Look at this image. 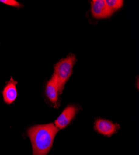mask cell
Instances as JSON below:
<instances>
[{"mask_svg":"<svg viewBox=\"0 0 139 155\" xmlns=\"http://www.w3.org/2000/svg\"><path fill=\"white\" fill-rule=\"evenodd\" d=\"M58 131L53 124L37 125L30 128L27 134L32 144L33 155H47Z\"/></svg>","mask_w":139,"mask_h":155,"instance_id":"6da1fadb","label":"cell"},{"mask_svg":"<svg viewBox=\"0 0 139 155\" xmlns=\"http://www.w3.org/2000/svg\"><path fill=\"white\" fill-rule=\"evenodd\" d=\"M76 61L75 56L70 54L66 58L61 60L54 65V76L58 85L59 94L62 93L64 85L72 73V68Z\"/></svg>","mask_w":139,"mask_h":155,"instance_id":"7a4b0ae2","label":"cell"},{"mask_svg":"<svg viewBox=\"0 0 139 155\" xmlns=\"http://www.w3.org/2000/svg\"><path fill=\"white\" fill-rule=\"evenodd\" d=\"M119 128V125L102 119L96 120L94 125L95 130L98 133L107 137H110L116 133Z\"/></svg>","mask_w":139,"mask_h":155,"instance_id":"3957f363","label":"cell"},{"mask_svg":"<svg viewBox=\"0 0 139 155\" xmlns=\"http://www.w3.org/2000/svg\"><path fill=\"white\" fill-rule=\"evenodd\" d=\"M92 15L96 19L109 18L113 14L109 10L104 0H93L91 2Z\"/></svg>","mask_w":139,"mask_h":155,"instance_id":"277c9868","label":"cell"},{"mask_svg":"<svg viewBox=\"0 0 139 155\" xmlns=\"http://www.w3.org/2000/svg\"><path fill=\"white\" fill-rule=\"evenodd\" d=\"M77 112V109L73 106H69L63 111L55 121V126L58 129L66 127L72 121Z\"/></svg>","mask_w":139,"mask_h":155,"instance_id":"5b68a950","label":"cell"},{"mask_svg":"<svg viewBox=\"0 0 139 155\" xmlns=\"http://www.w3.org/2000/svg\"><path fill=\"white\" fill-rule=\"evenodd\" d=\"M18 82L15 81L12 78H11L9 81L7 82L6 86L3 90V96L5 103L11 104L13 102L18 96L16 85Z\"/></svg>","mask_w":139,"mask_h":155,"instance_id":"8992f818","label":"cell"},{"mask_svg":"<svg viewBox=\"0 0 139 155\" xmlns=\"http://www.w3.org/2000/svg\"><path fill=\"white\" fill-rule=\"evenodd\" d=\"M46 94L47 98L53 103H56L58 99L59 89L56 77L53 75L46 84Z\"/></svg>","mask_w":139,"mask_h":155,"instance_id":"52a82bcc","label":"cell"},{"mask_svg":"<svg viewBox=\"0 0 139 155\" xmlns=\"http://www.w3.org/2000/svg\"><path fill=\"white\" fill-rule=\"evenodd\" d=\"M106 4L109 10L112 12L121 8L123 5L122 0H106Z\"/></svg>","mask_w":139,"mask_h":155,"instance_id":"ba28073f","label":"cell"},{"mask_svg":"<svg viewBox=\"0 0 139 155\" xmlns=\"http://www.w3.org/2000/svg\"><path fill=\"white\" fill-rule=\"evenodd\" d=\"M0 2L12 7L19 8L21 6L19 3L15 1V0H0Z\"/></svg>","mask_w":139,"mask_h":155,"instance_id":"9c48e42d","label":"cell"}]
</instances>
